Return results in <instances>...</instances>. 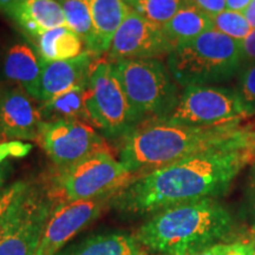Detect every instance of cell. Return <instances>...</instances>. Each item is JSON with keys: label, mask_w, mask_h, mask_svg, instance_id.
<instances>
[{"label": "cell", "mask_w": 255, "mask_h": 255, "mask_svg": "<svg viewBox=\"0 0 255 255\" xmlns=\"http://www.w3.org/2000/svg\"><path fill=\"white\" fill-rule=\"evenodd\" d=\"M240 135L227 144L132 178L113 196L111 206L119 214L132 218L222 195L242 168L250 164L238 145Z\"/></svg>", "instance_id": "1"}, {"label": "cell", "mask_w": 255, "mask_h": 255, "mask_svg": "<svg viewBox=\"0 0 255 255\" xmlns=\"http://www.w3.org/2000/svg\"><path fill=\"white\" fill-rule=\"evenodd\" d=\"M239 123L227 126H186L164 120L139 123L123 138L120 162L139 177L175 162L232 142L244 131Z\"/></svg>", "instance_id": "2"}, {"label": "cell", "mask_w": 255, "mask_h": 255, "mask_svg": "<svg viewBox=\"0 0 255 255\" xmlns=\"http://www.w3.org/2000/svg\"><path fill=\"white\" fill-rule=\"evenodd\" d=\"M234 227L232 215L215 199L169 207L152 214L135 233L145 252L195 255L221 244Z\"/></svg>", "instance_id": "3"}, {"label": "cell", "mask_w": 255, "mask_h": 255, "mask_svg": "<svg viewBox=\"0 0 255 255\" xmlns=\"http://www.w3.org/2000/svg\"><path fill=\"white\" fill-rule=\"evenodd\" d=\"M244 62L241 41L215 28L174 47L168 69L181 87L210 85L231 79Z\"/></svg>", "instance_id": "4"}, {"label": "cell", "mask_w": 255, "mask_h": 255, "mask_svg": "<svg viewBox=\"0 0 255 255\" xmlns=\"http://www.w3.org/2000/svg\"><path fill=\"white\" fill-rule=\"evenodd\" d=\"M138 123L165 120L180 96L176 82L159 59H121L111 63Z\"/></svg>", "instance_id": "5"}, {"label": "cell", "mask_w": 255, "mask_h": 255, "mask_svg": "<svg viewBox=\"0 0 255 255\" xmlns=\"http://www.w3.org/2000/svg\"><path fill=\"white\" fill-rule=\"evenodd\" d=\"M132 178L109 151H102L71 167L58 169L46 190L55 206H58L117 193Z\"/></svg>", "instance_id": "6"}, {"label": "cell", "mask_w": 255, "mask_h": 255, "mask_svg": "<svg viewBox=\"0 0 255 255\" xmlns=\"http://www.w3.org/2000/svg\"><path fill=\"white\" fill-rule=\"evenodd\" d=\"M55 207L46 188L20 181L11 214L0 231V255H36Z\"/></svg>", "instance_id": "7"}, {"label": "cell", "mask_w": 255, "mask_h": 255, "mask_svg": "<svg viewBox=\"0 0 255 255\" xmlns=\"http://www.w3.org/2000/svg\"><path fill=\"white\" fill-rule=\"evenodd\" d=\"M87 110L91 123L111 138H124L138 126L111 63L97 64L88 84Z\"/></svg>", "instance_id": "8"}, {"label": "cell", "mask_w": 255, "mask_h": 255, "mask_svg": "<svg viewBox=\"0 0 255 255\" xmlns=\"http://www.w3.org/2000/svg\"><path fill=\"white\" fill-rule=\"evenodd\" d=\"M237 90L214 85L184 88L176 107L164 121L186 126H227L247 119Z\"/></svg>", "instance_id": "9"}, {"label": "cell", "mask_w": 255, "mask_h": 255, "mask_svg": "<svg viewBox=\"0 0 255 255\" xmlns=\"http://www.w3.org/2000/svg\"><path fill=\"white\" fill-rule=\"evenodd\" d=\"M37 141L58 169L108 151L103 138L90 124L75 121L41 122Z\"/></svg>", "instance_id": "10"}, {"label": "cell", "mask_w": 255, "mask_h": 255, "mask_svg": "<svg viewBox=\"0 0 255 255\" xmlns=\"http://www.w3.org/2000/svg\"><path fill=\"white\" fill-rule=\"evenodd\" d=\"M115 194L56 206L44 229L36 255L59 253L75 235L100 218L103 210L111 205Z\"/></svg>", "instance_id": "11"}, {"label": "cell", "mask_w": 255, "mask_h": 255, "mask_svg": "<svg viewBox=\"0 0 255 255\" xmlns=\"http://www.w3.org/2000/svg\"><path fill=\"white\" fill-rule=\"evenodd\" d=\"M173 50L174 45L162 27L150 23L132 9L115 33L109 56L113 62L121 59H157V57L169 55Z\"/></svg>", "instance_id": "12"}, {"label": "cell", "mask_w": 255, "mask_h": 255, "mask_svg": "<svg viewBox=\"0 0 255 255\" xmlns=\"http://www.w3.org/2000/svg\"><path fill=\"white\" fill-rule=\"evenodd\" d=\"M41 116L34 100L18 85H0V130L12 141L38 138Z\"/></svg>", "instance_id": "13"}, {"label": "cell", "mask_w": 255, "mask_h": 255, "mask_svg": "<svg viewBox=\"0 0 255 255\" xmlns=\"http://www.w3.org/2000/svg\"><path fill=\"white\" fill-rule=\"evenodd\" d=\"M91 55L84 52L76 58L44 62L34 101L46 102L77 87H85L90 79Z\"/></svg>", "instance_id": "14"}, {"label": "cell", "mask_w": 255, "mask_h": 255, "mask_svg": "<svg viewBox=\"0 0 255 255\" xmlns=\"http://www.w3.org/2000/svg\"><path fill=\"white\" fill-rule=\"evenodd\" d=\"M0 11L36 39L47 30L66 26L59 0H14L0 5Z\"/></svg>", "instance_id": "15"}, {"label": "cell", "mask_w": 255, "mask_h": 255, "mask_svg": "<svg viewBox=\"0 0 255 255\" xmlns=\"http://www.w3.org/2000/svg\"><path fill=\"white\" fill-rule=\"evenodd\" d=\"M44 60L30 44L14 41L5 51L1 73L6 81L14 83L34 100Z\"/></svg>", "instance_id": "16"}, {"label": "cell", "mask_w": 255, "mask_h": 255, "mask_svg": "<svg viewBox=\"0 0 255 255\" xmlns=\"http://www.w3.org/2000/svg\"><path fill=\"white\" fill-rule=\"evenodd\" d=\"M135 235L126 232H105L83 239L56 255H145Z\"/></svg>", "instance_id": "17"}, {"label": "cell", "mask_w": 255, "mask_h": 255, "mask_svg": "<svg viewBox=\"0 0 255 255\" xmlns=\"http://www.w3.org/2000/svg\"><path fill=\"white\" fill-rule=\"evenodd\" d=\"M95 41L91 53H102L110 49L115 33L132 8L124 0H90Z\"/></svg>", "instance_id": "18"}, {"label": "cell", "mask_w": 255, "mask_h": 255, "mask_svg": "<svg viewBox=\"0 0 255 255\" xmlns=\"http://www.w3.org/2000/svg\"><path fill=\"white\" fill-rule=\"evenodd\" d=\"M89 84V83H88ZM88 85L73 88L55 98L41 102L39 113L43 122H58V121H75V122L90 123L87 110Z\"/></svg>", "instance_id": "19"}, {"label": "cell", "mask_w": 255, "mask_h": 255, "mask_svg": "<svg viewBox=\"0 0 255 255\" xmlns=\"http://www.w3.org/2000/svg\"><path fill=\"white\" fill-rule=\"evenodd\" d=\"M212 28L214 27L210 15L205 13L193 2L181 8L173 19L162 26L164 34L174 47L184 41L194 39Z\"/></svg>", "instance_id": "20"}, {"label": "cell", "mask_w": 255, "mask_h": 255, "mask_svg": "<svg viewBox=\"0 0 255 255\" xmlns=\"http://www.w3.org/2000/svg\"><path fill=\"white\" fill-rule=\"evenodd\" d=\"M84 41L78 34L62 26L47 30L38 38V55L44 62L68 60L81 56L84 49Z\"/></svg>", "instance_id": "21"}, {"label": "cell", "mask_w": 255, "mask_h": 255, "mask_svg": "<svg viewBox=\"0 0 255 255\" xmlns=\"http://www.w3.org/2000/svg\"><path fill=\"white\" fill-rule=\"evenodd\" d=\"M66 27L78 34L91 53L95 41L90 0H59Z\"/></svg>", "instance_id": "22"}, {"label": "cell", "mask_w": 255, "mask_h": 255, "mask_svg": "<svg viewBox=\"0 0 255 255\" xmlns=\"http://www.w3.org/2000/svg\"><path fill=\"white\" fill-rule=\"evenodd\" d=\"M191 0H136L132 9L157 26H164Z\"/></svg>", "instance_id": "23"}, {"label": "cell", "mask_w": 255, "mask_h": 255, "mask_svg": "<svg viewBox=\"0 0 255 255\" xmlns=\"http://www.w3.org/2000/svg\"><path fill=\"white\" fill-rule=\"evenodd\" d=\"M210 18L215 30L235 40H244L252 31V26L242 12L226 9Z\"/></svg>", "instance_id": "24"}, {"label": "cell", "mask_w": 255, "mask_h": 255, "mask_svg": "<svg viewBox=\"0 0 255 255\" xmlns=\"http://www.w3.org/2000/svg\"><path fill=\"white\" fill-rule=\"evenodd\" d=\"M237 92L246 108L248 116L255 115V63H247L242 68Z\"/></svg>", "instance_id": "25"}, {"label": "cell", "mask_w": 255, "mask_h": 255, "mask_svg": "<svg viewBox=\"0 0 255 255\" xmlns=\"http://www.w3.org/2000/svg\"><path fill=\"white\" fill-rule=\"evenodd\" d=\"M31 149L32 145L30 143L21 141L1 142L0 143V164L4 163L7 157H25L31 151Z\"/></svg>", "instance_id": "26"}, {"label": "cell", "mask_w": 255, "mask_h": 255, "mask_svg": "<svg viewBox=\"0 0 255 255\" xmlns=\"http://www.w3.org/2000/svg\"><path fill=\"white\" fill-rule=\"evenodd\" d=\"M19 186H20V181H18V182L6 188L4 195H2L1 200H0V231L4 227L5 223L7 222L8 216L11 214L15 196H17V193L19 190Z\"/></svg>", "instance_id": "27"}, {"label": "cell", "mask_w": 255, "mask_h": 255, "mask_svg": "<svg viewBox=\"0 0 255 255\" xmlns=\"http://www.w3.org/2000/svg\"><path fill=\"white\" fill-rule=\"evenodd\" d=\"M239 148L247 155L250 164L255 163V130L245 129L239 137Z\"/></svg>", "instance_id": "28"}, {"label": "cell", "mask_w": 255, "mask_h": 255, "mask_svg": "<svg viewBox=\"0 0 255 255\" xmlns=\"http://www.w3.org/2000/svg\"><path fill=\"white\" fill-rule=\"evenodd\" d=\"M194 5L202 9L205 13L210 17L216 15L227 9V2L226 0H191Z\"/></svg>", "instance_id": "29"}, {"label": "cell", "mask_w": 255, "mask_h": 255, "mask_svg": "<svg viewBox=\"0 0 255 255\" xmlns=\"http://www.w3.org/2000/svg\"><path fill=\"white\" fill-rule=\"evenodd\" d=\"M242 58L247 63H255V28H252L250 34L241 40Z\"/></svg>", "instance_id": "30"}, {"label": "cell", "mask_w": 255, "mask_h": 255, "mask_svg": "<svg viewBox=\"0 0 255 255\" xmlns=\"http://www.w3.org/2000/svg\"><path fill=\"white\" fill-rule=\"evenodd\" d=\"M247 196L252 215V228H253V232L255 233V163L252 164L250 180H248Z\"/></svg>", "instance_id": "31"}, {"label": "cell", "mask_w": 255, "mask_h": 255, "mask_svg": "<svg viewBox=\"0 0 255 255\" xmlns=\"http://www.w3.org/2000/svg\"><path fill=\"white\" fill-rule=\"evenodd\" d=\"M227 255H254V244L234 242Z\"/></svg>", "instance_id": "32"}, {"label": "cell", "mask_w": 255, "mask_h": 255, "mask_svg": "<svg viewBox=\"0 0 255 255\" xmlns=\"http://www.w3.org/2000/svg\"><path fill=\"white\" fill-rule=\"evenodd\" d=\"M232 244H226V242H221V244L214 245V246L207 248V250L200 252L195 255H227L229 250H231Z\"/></svg>", "instance_id": "33"}, {"label": "cell", "mask_w": 255, "mask_h": 255, "mask_svg": "<svg viewBox=\"0 0 255 255\" xmlns=\"http://www.w3.org/2000/svg\"><path fill=\"white\" fill-rule=\"evenodd\" d=\"M252 0H226L227 2V9L229 11L244 12L248 7Z\"/></svg>", "instance_id": "34"}, {"label": "cell", "mask_w": 255, "mask_h": 255, "mask_svg": "<svg viewBox=\"0 0 255 255\" xmlns=\"http://www.w3.org/2000/svg\"><path fill=\"white\" fill-rule=\"evenodd\" d=\"M12 173V165L9 162L5 161L4 163L0 164V189L4 188V184L7 178L9 177V175Z\"/></svg>", "instance_id": "35"}, {"label": "cell", "mask_w": 255, "mask_h": 255, "mask_svg": "<svg viewBox=\"0 0 255 255\" xmlns=\"http://www.w3.org/2000/svg\"><path fill=\"white\" fill-rule=\"evenodd\" d=\"M242 13L245 14L252 28H255V0H252L251 4L248 5V7Z\"/></svg>", "instance_id": "36"}, {"label": "cell", "mask_w": 255, "mask_h": 255, "mask_svg": "<svg viewBox=\"0 0 255 255\" xmlns=\"http://www.w3.org/2000/svg\"><path fill=\"white\" fill-rule=\"evenodd\" d=\"M124 1H126L127 4L130 6V7H132V5L135 4V1H136V0H124Z\"/></svg>", "instance_id": "37"}, {"label": "cell", "mask_w": 255, "mask_h": 255, "mask_svg": "<svg viewBox=\"0 0 255 255\" xmlns=\"http://www.w3.org/2000/svg\"><path fill=\"white\" fill-rule=\"evenodd\" d=\"M5 189H6V188H1V189H0V200H1L2 195H4V193H5Z\"/></svg>", "instance_id": "38"}, {"label": "cell", "mask_w": 255, "mask_h": 255, "mask_svg": "<svg viewBox=\"0 0 255 255\" xmlns=\"http://www.w3.org/2000/svg\"><path fill=\"white\" fill-rule=\"evenodd\" d=\"M7 1H14V0H0V5L4 4V2H7Z\"/></svg>", "instance_id": "39"}, {"label": "cell", "mask_w": 255, "mask_h": 255, "mask_svg": "<svg viewBox=\"0 0 255 255\" xmlns=\"http://www.w3.org/2000/svg\"><path fill=\"white\" fill-rule=\"evenodd\" d=\"M2 138H5V136L2 135V132H1V130H0V141H1Z\"/></svg>", "instance_id": "40"}, {"label": "cell", "mask_w": 255, "mask_h": 255, "mask_svg": "<svg viewBox=\"0 0 255 255\" xmlns=\"http://www.w3.org/2000/svg\"><path fill=\"white\" fill-rule=\"evenodd\" d=\"M250 130H255V122L253 124V128H252V129H250Z\"/></svg>", "instance_id": "41"}, {"label": "cell", "mask_w": 255, "mask_h": 255, "mask_svg": "<svg viewBox=\"0 0 255 255\" xmlns=\"http://www.w3.org/2000/svg\"><path fill=\"white\" fill-rule=\"evenodd\" d=\"M254 255H255V244H254Z\"/></svg>", "instance_id": "42"}]
</instances>
